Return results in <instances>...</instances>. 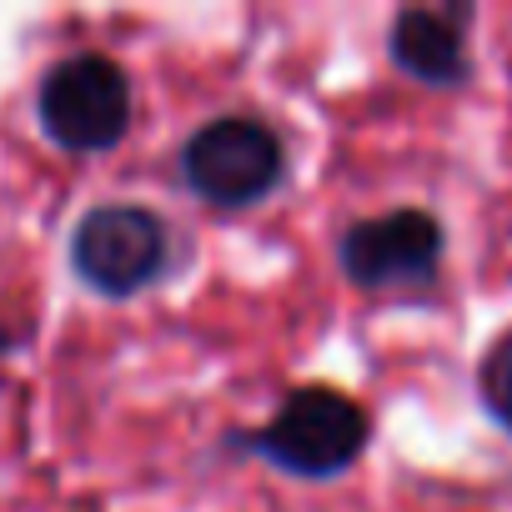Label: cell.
<instances>
[{
    "label": "cell",
    "instance_id": "6da1fadb",
    "mask_svg": "<svg viewBox=\"0 0 512 512\" xmlns=\"http://www.w3.org/2000/svg\"><path fill=\"white\" fill-rule=\"evenodd\" d=\"M367 432H372V422L347 392L297 387L277 407V417L251 437V447L297 477H337L362 457Z\"/></svg>",
    "mask_w": 512,
    "mask_h": 512
},
{
    "label": "cell",
    "instance_id": "7a4b0ae2",
    "mask_svg": "<svg viewBox=\"0 0 512 512\" xmlns=\"http://www.w3.org/2000/svg\"><path fill=\"white\" fill-rule=\"evenodd\" d=\"M41 126L66 151H111L131 126V81L106 56H71L41 81Z\"/></svg>",
    "mask_w": 512,
    "mask_h": 512
},
{
    "label": "cell",
    "instance_id": "3957f363",
    "mask_svg": "<svg viewBox=\"0 0 512 512\" xmlns=\"http://www.w3.org/2000/svg\"><path fill=\"white\" fill-rule=\"evenodd\" d=\"M282 166H287L282 141L272 136V126L251 121V116H221V121L201 126L181 151L186 186L211 206L262 201L282 181Z\"/></svg>",
    "mask_w": 512,
    "mask_h": 512
},
{
    "label": "cell",
    "instance_id": "277c9868",
    "mask_svg": "<svg viewBox=\"0 0 512 512\" xmlns=\"http://www.w3.org/2000/svg\"><path fill=\"white\" fill-rule=\"evenodd\" d=\"M71 267L86 287L131 297L166 267V226L146 206H96L71 236Z\"/></svg>",
    "mask_w": 512,
    "mask_h": 512
},
{
    "label": "cell",
    "instance_id": "5b68a950",
    "mask_svg": "<svg viewBox=\"0 0 512 512\" xmlns=\"http://www.w3.org/2000/svg\"><path fill=\"white\" fill-rule=\"evenodd\" d=\"M437 262H442V226L437 216L412 211V206L357 221L342 236V272L367 292L417 287L437 272Z\"/></svg>",
    "mask_w": 512,
    "mask_h": 512
},
{
    "label": "cell",
    "instance_id": "8992f818",
    "mask_svg": "<svg viewBox=\"0 0 512 512\" xmlns=\"http://www.w3.org/2000/svg\"><path fill=\"white\" fill-rule=\"evenodd\" d=\"M392 61L427 86H457L467 76L462 31L452 16L437 11H402L392 21Z\"/></svg>",
    "mask_w": 512,
    "mask_h": 512
},
{
    "label": "cell",
    "instance_id": "52a82bcc",
    "mask_svg": "<svg viewBox=\"0 0 512 512\" xmlns=\"http://www.w3.org/2000/svg\"><path fill=\"white\" fill-rule=\"evenodd\" d=\"M482 397H487V407L497 412V422L512 432V332L487 352V362H482Z\"/></svg>",
    "mask_w": 512,
    "mask_h": 512
}]
</instances>
